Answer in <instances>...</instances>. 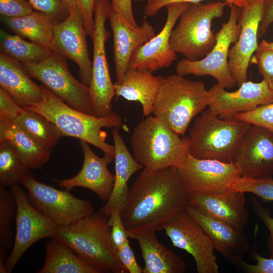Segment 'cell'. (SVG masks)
Returning <instances> with one entry per match:
<instances>
[{"label":"cell","mask_w":273,"mask_h":273,"mask_svg":"<svg viewBox=\"0 0 273 273\" xmlns=\"http://www.w3.org/2000/svg\"><path fill=\"white\" fill-rule=\"evenodd\" d=\"M115 149V179L112 193L105 205L98 212L108 218L115 209L121 211L125 204L129 191L128 181L143 166L132 156L121 137L118 127L111 129Z\"/></svg>","instance_id":"25"},{"label":"cell","mask_w":273,"mask_h":273,"mask_svg":"<svg viewBox=\"0 0 273 273\" xmlns=\"http://www.w3.org/2000/svg\"><path fill=\"white\" fill-rule=\"evenodd\" d=\"M63 1L68 8L69 12L73 11L78 8L77 0H63Z\"/></svg>","instance_id":"49"},{"label":"cell","mask_w":273,"mask_h":273,"mask_svg":"<svg viewBox=\"0 0 273 273\" xmlns=\"http://www.w3.org/2000/svg\"><path fill=\"white\" fill-rule=\"evenodd\" d=\"M16 211L15 200L11 190L0 187V253L6 254L12 247V226Z\"/></svg>","instance_id":"34"},{"label":"cell","mask_w":273,"mask_h":273,"mask_svg":"<svg viewBox=\"0 0 273 273\" xmlns=\"http://www.w3.org/2000/svg\"><path fill=\"white\" fill-rule=\"evenodd\" d=\"M0 85L22 108L38 103L43 98L42 86L31 79L22 63L2 52Z\"/></svg>","instance_id":"26"},{"label":"cell","mask_w":273,"mask_h":273,"mask_svg":"<svg viewBox=\"0 0 273 273\" xmlns=\"http://www.w3.org/2000/svg\"><path fill=\"white\" fill-rule=\"evenodd\" d=\"M150 1H151V0H148V2H150Z\"/></svg>","instance_id":"53"},{"label":"cell","mask_w":273,"mask_h":273,"mask_svg":"<svg viewBox=\"0 0 273 273\" xmlns=\"http://www.w3.org/2000/svg\"><path fill=\"white\" fill-rule=\"evenodd\" d=\"M174 247L194 258L198 273H218L214 248L208 235L185 210L171 217L162 227Z\"/></svg>","instance_id":"13"},{"label":"cell","mask_w":273,"mask_h":273,"mask_svg":"<svg viewBox=\"0 0 273 273\" xmlns=\"http://www.w3.org/2000/svg\"><path fill=\"white\" fill-rule=\"evenodd\" d=\"M79 143L83 155L82 167L76 175L60 180L58 185L69 191L76 187L87 189L106 202L114 183L115 176L108 168L113 159L105 154L103 157H99L90 149L88 143L82 141H79Z\"/></svg>","instance_id":"22"},{"label":"cell","mask_w":273,"mask_h":273,"mask_svg":"<svg viewBox=\"0 0 273 273\" xmlns=\"http://www.w3.org/2000/svg\"><path fill=\"white\" fill-rule=\"evenodd\" d=\"M135 1H143V0H134Z\"/></svg>","instance_id":"52"},{"label":"cell","mask_w":273,"mask_h":273,"mask_svg":"<svg viewBox=\"0 0 273 273\" xmlns=\"http://www.w3.org/2000/svg\"><path fill=\"white\" fill-rule=\"evenodd\" d=\"M10 189L15 200L17 211L13 246L5 261L7 273L12 271L31 245L43 238H53L57 227L33 206L28 194L19 185H13Z\"/></svg>","instance_id":"12"},{"label":"cell","mask_w":273,"mask_h":273,"mask_svg":"<svg viewBox=\"0 0 273 273\" xmlns=\"http://www.w3.org/2000/svg\"><path fill=\"white\" fill-rule=\"evenodd\" d=\"M229 6V19L222 24L221 28L216 33V42L210 52L199 60H180L175 65L176 74L183 76H211L225 88H231L237 84L230 71L228 59L231 45L237 41L240 34L238 19L241 9L233 4Z\"/></svg>","instance_id":"8"},{"label":"cell","mask_w":273,"mask_h":273,"mask_svg":"<svg viewBox=\"0 0 273 273\" xmlns=\"http://www.w3.org/2000/svg\"><path fill=\"white\" fill-rule=\"evenodd\" d=\"M234 118L273 131V102L260 105L249 111L238 113Z\"/></svg>","instance_id":"36"},{"label":"cell","mask_w":273,"mask_h":273,"mask_svg":"<svg viewBox=\"0 0 273 273\" xmlns=\"http://www.w3.org/2000/svg\"><path fill=\"white\" fill-rule=\"evenodd\" d=\"M108 221L111 228L112 243L116 250L129 238L128 231L123 223L121 211L119 209H114L108 217Z\"/></svg>","instance_id":"39"},{"label":"cell","mask_w":273,"mask_h":273,"mask_svg":"<svg viewBox=\"0 0 273 273\" xmlns=\"http://www.w3.org/2000/svg\"><path fill=\"white\" fill-rule=\"evenodd\" d=\"M242 1L244 4L245 5L250 1V0H241Z\"/></svg>","instance_id":"51"},{"label":"cell","mask_w":273,"mask_h":273,"mask_svg":"<svg viewBox=\"0 0 273 273\" xmlns=\"http://www.w3.org/2000/svg\"><path fill=\"white\" fill-rule=\"evenodd\" d=\"M250 64L257 66L259 74L273 90V50L258 47L252 56Z\"/></svg>","instance_id":"38"},{"label":"cell","mask_w":273,"mask_h":273,"mask_svg":"<svg viewBox=\"0 0 273 273\" xmlns=\"http://www.w3.org/2000/svg\"><path fill=\"white\" fill-rule=\"evenodd\" d=\"M22 108L0 87V123L15 120Z\"/></svg>","instance_id":"41"},{"label":"cell","mask_w":273,"mask_h":273,"mask_svg":"<svg viewBox=\"0 0 273 273\" xmlns=\"http://www.w3.org/2000/svg\"><path fill=\"white\" fill-rule=\"evenodd\" d=\"M263 0H250L241 9L238 23L241 32L229 53L231 73L240 86L247 81V71L252 56L258 49V28Z\"/></svg>","instance_id":"18"},{"label":"cell","mask_w":273,"mask_h":273,"mask_svg":"<svg viewBox=\"0 0 273 273\" xmlns=\"http://www.w3.org/2000/svg\"><path fill=\"white\" fill-rule=\"evenodd\" d=\"M251 257L256 261L255 265L244 262L242 270L248 273H273V258H264L257 251L255 244L251 252Z\"/></svg>","instance_id":"45"},{"label":"cell","mask_w":273,"mask_h":273,"mask_svg":"<svg viewBox=\"0 0 273 273\" xmlns=\"http://www.w3.org/2000/svg\"><path fill=\"white\" fill-rule=\"evenodd\" d=\"M1 18L3 23L16 34L50 48L55 24L43 13L33 11L21 17Z\"/></svg>","instance_id":"29"},{"label":"cell","mask_w":273,"mask_h":273,"mask_svg":"<svg viewBox=\"0 0 273 273\" xmlns=\"http://www.w3.org/2000/svg\"><path fill=\"white\" fill-rule=\"evenodd\" d=\"M86 35L82 16L77 8L70 12L64 21L54 25L50 49L52 52L74 62L78 66L81 81L89 86L92 61L89 56Z\"/></svg>","instance_id":"15"},{"label":"cell","mask_w":273,"mask_h":273,"mask_svg":"<svg viewBox=\"0 0 273 273\" xmlns=\"http://www.w3.org/2000/svg\"><path fill=\"white\" fill-rule=\"evenodd\" d=\"M111 11L108 0H96L94 30L91 36L93 43L92 74L88 88L95 113L98 117H105L113 112L111 103L115 96L105 50V43L110 36L105 24Z\"/></svg>","instance_id":"9"},{"label":"cell","mask_w":273,"mask_h":273,"mask_svg":"<svg viewBox=\"0 0 273 273\" xmlns=\"http://www.w3.org/2000/svg\"><path fill=\"white\" fill-rule=\"evenodd\" d=\"M42 87L41 101L23 108L43 115L58 127L63 136L84 141L114 159V146L106 142L108 134L102 128L122 126L121 116L114 112L105 117L83 113L67 104L44 86Z\"/></svg>","instance_id":"2"},{"label":"cell","mask_w":273,"mask_h":273,"mask_svg":"<svg viewBox=\"0 0 273 273\" xmlns=\"http://www.w3.org/2000/svg\"><path fill=\"white\" fill-rule=\"evenodd\" d=\"M253 211L258 218L265 224L268 230L269 236L267 241V246L270 257L273 258V217L268 210L264 208L257 198L252 196L251 198Z\"/></svg>","instance_id":"42"},{"label":"cell","mask_w":273,"mask_h":273,"mask_svg":"<svg viewBox=\"0 0 273 273\" xmlns=\"http://www.w3.org/2000/svg\"><path fill=\"white\" fill-rule=\"evenodd\" d=\"M38 273H97L69 247L52 238L46 244V258Z\"/></svg>","instance_id":"30"},{"label":"cell","mask_w":273,"mask_h":273,"mask_svg":"<svg viewBox=\"0 0 273 273\" xmlns=\"http://www.w3.org/2000/svg\"><path fill=\"white\" fill-rule=\"evenodd\" d=\"M15 120L37 144L46 149L52 150L63 136L58 127L43 115L23 108Z\"/></svg>","instance_id":"31"},{"label":"cell","mask_w":273,"mask_h":273,"mask_svg":"<svg viewBox=\"0 0 273 273\" xmlns=\"http://www.w3.org/2000/svg\"><path fill=\"white\" fill-rule=\"evenodd\" d=\"M33 11L29 0H0L1 17H18Z\"/></svg>","instance_id":"40"},{"label":"cell","mask_w":273,"mask_h":273,"mask_svg":"<svg viewBox=\"0 0 273 273\" xmlns=\"http://www.w3.org/2000/svg\"><path fill=\"white\" fill-rule=\"evenodd\" d=\"M190 197L176 168H144L129 189L121 210L123 223L127 230L142 227L161 230L171 217L185 210Z\"/></svg>","instance_id":"1"},{"label":"cell","mask_w":273,"mask_h":273,"mask_svg":"<svg viewBox=\"0 0 273 273\" xmlns=\"http://www.w3.org/2000/svg\"><path fill=\"white\" fill-rule=\"evenodd\" d=\"M245 194L230 189L192 194H190L189 206L207 216L244 230L249 219Z\"/></svg>","instance_id":"21"},{"label":"cell","mask_w":273,"mask_h":273,"mask_svg":"<svg viewBox=\"0 0 273 273\" xmlns=\"http://www.w3.org/2000/svg\"><path fill=\"white\" fill-rule=\"evenodd\" d=\"M259 47L262 49L273 50V41H268L263 40L259 44Z\"/></svg>","instance_id":"50"},{"label":"cell","mask_w":273,"mask_h":273,"mask_svg":"<svg viewBox=\"0 0 273 273\" xmlns=\"http://www.w3.org/2000/svg\"><path fill=\"white\" fill-rule=\"evenodd\" d=\"M109 19L113 36V52L116 82H120L128 69L134 53L156 34L153 26L144 20L134 26L111 10Z\"/></svg>","instance_id":"23"},{"label":"cell","mask_w":273,"mask_h":273,"mask_svg":"<svg viewBox=\"0 0 273 273\" xmlns=\"http://www.w3.org/2000/svg\"><path fill=\"white\" fill-rule=\"evenodd\" d=\"M272 23L273 0H263L261 18L258 28V38H260L265 35Z\"/></svg>","instance_id":"48"},{"label":"cell","mask_w":273,"mask_h":273,"mask_svg":"<svg viewBox=\"0 0 273 273\" xmlns=\"http://www.w3.org/2000/svg\"><path fill=\"white\" fill-rule=\"evenodd\" d=\"M96 0H77L87 35L92 36L94 30V11Z\"/></svg>","instance_id":"46"},{"label":"cell","mask_w":273,"mask_h":273,"mask_svg":"<svg viewBox=\"0 0 273 273\" xmlns=\"http://www.w3.org/2000/svg\"><path fill=\"white\" fill-rule=\"evenodd\" d=\"M176 170L190 194L227 190L234 180L241 176L240 169L235 162L198 159L190 153Z\"/></svg>","instance_id":"14"},{"label":"cell","mask_w":273,"mask_h":273,"mask_svg":"<svg viewBox=\"0 0 273 273\" xmlns=\"http://www.w3.org/2000/svg\"><path fill=\"white\" fill-rule=\"evenodd\" d=\"M152 73L145 69L128 68L121 81L114 83L115 96L140 103L146 117L152 113L161 79L160 76H154Z\"/></svg>","instance_id":"27"},{"label":"cell","mask_w":273,"mask_h":273,"mask_svg":"<svg viewBox=\"0 0 273 273\" xmlns=\"http://www.w3.org/2000/svg\"><path fill=\"white\" fill-rule=\"evenodd\" d=\"M234 162L241 176L254 179L273 176V131L251 124L239 146Z\"/></svg>","instance_id":"17"},{"label":"cell","mask_w":273,"mask_h":273,"mask_svg":"<svg viewBox=\"0 0 273 273\" xmlns=\"http://www.w3.org/2000/svg\"><path fill=\"white\" fill-rule=\"evenodd\" d=\"M208 101L203 82L177 74L161 76L152 114L184 136L194 118L208 107Z\"/></svg>","instance_id":"5"},{"label":"cell","mask_w":273,"mask_h":273,"mask_svg":"<svg viewBox=\"0 0 273 273\" xmlns=\"http://www.w3.org/2000/svg\"><path fill=\"white\" fill-rule=\"evenodd\" d=\"M132 0H111V10L134 26L137 24L133 15Z\"/></svg>","instance_id":"47"},{"label":"cell","mask_w":273,"mask_h":273,"mask_svg":"<svg viewBox=\"0 0 273 273\" xmlns=\"http://www.w3.org/2000/svg\"><path fill=\"white\" fill-rule=\"evenodd\" d=\"M205 0H151L147 2L145 8V14L147 16H155L162 8L167 5L175 3H198ZM233 4L242 9L245 4L241 0H220Z\"/></svg>","instance_id":"43"},{"label":"cell","mask_w":273,"mask_h":273,"mask_svg":"<svg viewBox=\"0 0 273 273\" xmlns=\"http://www.w3.org/2000/svg\"><path fill=\"white\" fill-rule=\"evenodd\" d=\"M107 217L92 213L68 226H57L53 238L69 247L97 273H125L111 239Z\"/></svg>","instance_id":"3"},{"label":"cell","mask_w":273,"mask_h":273,"mask_svg":"<svg viewBox=\"0 0 273 273\" xmlns=\"http://www.w3.org/2000/svg\"><path fill=\"white\" fill-rule=\"evenodd\" d=\"M30 170L15 148L0 140V187L10 188L19 185L31 174Z\"/></svg>","instance_id":"33"},{"label":"cell","mask_w":273,"mask_h":273,"mask_svg":"<svg viewBox=\"0 0 273 273\" xmlns=\"http://www.w3.org/2000/svg\"><path fill=\"white\" fill-rule=\"evenodd\" d=\"M33 206L56 226H68L92 214V203L42 183L30 174L21 183Z\"/></svg>","instance_id":"11"},{"label":"cell","mask_w":273,"mask_h":273,"mask_svg":"<svg viewBox=\"0 0 273 273\" xmlns=\"http://www.w3.org/2000/svg\"><path fill=\"white\" fill-rule=\"evenodd\" d=\"M0 140L13 147L30 170L41 168L50 158L51 150L37 144L15 120L0 123Z\"/></svg>","instance_id":"28"},{"label":"cell","mask_w":273,"mask_h":273,"mask_svg":"<svg viewBox=\"0 0 273 273\" xmlns=\"http://www.w3.org/2000/svg\"><path fill=\"white\" fill-rule=\"evenodd\" d=\"M33 9L46 15L55 25L64 21L70 12L63 0H29Z\"/></svg>","instance_id":"37"},{"label":"cell","mask_w":273,"mask_h":273,"mask_svg":"<svg viewBox=\"0 0 273 273\" xmlns=\"http://www.w3.org/2000/svg\"><path fill=\"white\" fill-rule=\"evenodd\" d=\"M185 211L208 235L214 249L234 266L242 270L245 262L244 256L249 250L247 238L243 230L207 216L189 205Z\"/></svg>","instance_id":"20"},{"label":"cell","mask_w":273,"mask_h":273,"mask_svg":"<svg viewBox=\"0 0 273 273\" xmlns=\"http://www.w3.org/2000/svg\"><path fill=\"white\" fill-rule=\"evenodd\" d=\"M118 259L127 272L143 273V268L138 263L133 251L130 245L129 240L116 250Z\"/></svg>","instance_id":"44"},{"label":"cell","mask_w":273,"mask_h":273,"mask_svg":"<svg viewBox=\"0 0 273 273\" xmlns=\"http://www.w3.org/2000/svg\"><path fill=\"white\" fill-rule=\"evenodd\" d=\"M208 93V109L225 119H233L238 113L249 111L273 102V90L264 79L259 82L246 81L234 92H228L216 83Z\"/></svg>","instance_id":"16"},{"label":"cell","mask_w":273,"mask_h":273,"mask_svg":"<svg viewBox=\"0 0 273 273\" xmlns=\"http://www.w3.org/2000/svg\"><path fill=\"white\" fill-rule=\"evenodd\" d=\"M1 52L22 64L41 62L52 53L48 47L29 41L17 34L0 30Z\"/></svg>","instance_id":"32"},{"label":"cell","mask_w":273,"mask_h":273,"mask_svg":"<svg viewBox=\"0 0 273 273\" xmlns=\"http://www.w3.org/2000/svg\"><path fill=\"white\" fill-rule=\"evenodd\" d=\"M130 143L134 157L144 168L159 170L181 165L189 154L190 141L149 115L133 128Z\"/></svg>","instance_id":"4"},{"label":"cell","mask_w":273,"mask_h":273,"mask_svg":"<svg viewBox=\"0 0 273 273\" xmlns=\"http://www.w3.org/2000/svg\"><path fill=\"white\" fill-rule=\"evenodd\" d=\"M251 124L234 118H219L208 109L189 128V153L198 159L234 162L240 142Z\"/></svg>","instance_id":"6"},{"label":"cell","mask_w":273,"mask_h":273,"mask_svg":"<svg viewBox=\"0 0 273 273\" xmlns=\"http://www.w3.org/2000/svg\"><path fill=\"white\" fill-rule=\"evenodd\" d=\"M130 238L136 240L140 247L145 265L143 273H183L186 262L173 251L160 243L156 229L138 228L128 230Z\"/></svg>","instance_id":"24"},{"label":"cell","mask_w":273,"mask_h":273,"mask_svg":"<svg viewBox=\"0 0 273 273\" xmlns=\"http://www.w3.org/2000/svg\"><path fill=\"white\" fill-rule=\"evenodd\" d=\"M190 4L175 3L165 7L167 17L163 28L136 50L130 58L128 68L145 69L154 72L168 67L177 59L176 53L170 43L171 32L180 15Z\"/></svg>","instance_id":"19"},{"label":"cell","mask_w":273,"mask_h":273,"mask_svg":"<svg viewBox=\"0 0 273 273\" xmlns=\"http://www.w3.org/2000/svg\"><path fill=\"white\" fill-rule=\"evenodd\" d=\"M34 78L71 107L96 116L88 86L76 79L69 71L65 58L52 52L41 62L22 64Z\"/></svg>","instance_id":"10"},{"label":"cell","mask_w":273,"mask_h":273,"mask_svg":"<svg viewBox=\"0 0 273 273\" xmlns=\"http://www.w3.org/2000/svg\"><path fill=\"white\" fill-rule=\"evenodd\" d=\"M226 6L229 4L221 1L191 4L172 31L170 43L173 51L191 61L206 56L216 42L212 21L223 15Z\"/></svg>","instance_id":"7"},{"label":"cell","mask_w":273,"mask_h":273,"mask_svg":"<svg viewBox=\"0 0 273 273\" xmlns=\"http://www.w3.org/2000/svg\"><path fill=\"white\" fill-rule=\"evenodd\" d=\"M229 189L249 193L266 202L273 201V178L254 179L240 177L234 180Z\"/></svg>","instance_id":"35"}]
</instances>
